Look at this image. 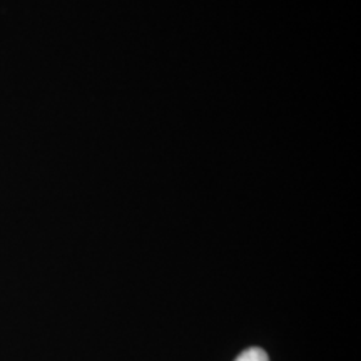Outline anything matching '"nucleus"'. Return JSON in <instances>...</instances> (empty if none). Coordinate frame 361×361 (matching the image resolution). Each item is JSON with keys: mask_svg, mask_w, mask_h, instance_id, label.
<instances>
[{"mask_svg": "<svg viewBox=\"0 0 361 361\" xmlns=\"http://www.w3.org/2000/svg\"><path fill=\"white\" fill-rule=\"evenodd\" d=\"M234 361H269V358L264 350L258 348V346H251V348L243 351Z\"/></svg>", "mask_w": 361, "mask_h": 361, "instance_id": "f257e3e1", "label": "nucleus"}]
</instances>
